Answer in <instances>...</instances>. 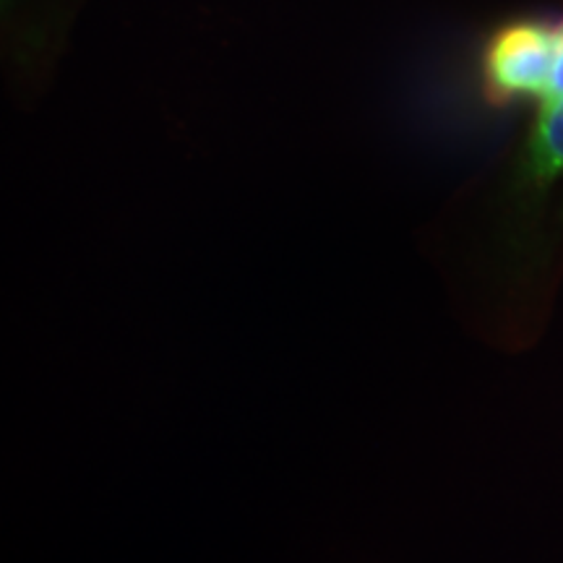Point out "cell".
<instances>
[{
    "label": "cell",
    "instance_id": "cell-3",
    "mask_svg": "<svg viewBox=\"0 0 563 563\" xmlns=\"http://www.w3.org/2000/svg\"><path fill=\"white\" fill-rule=\"evenodd\" d=\"M555 32H559V47H555L551 81H548L543 100H555V97H563V19L555 21ZM543 100H540V102H543Z\"/></svg>",
    "mask_w": 563,
    "mask_h": 563
},
{
    "label": "cell",
    "instance_id": "cell-1",
    "mask_svg": "<svg viewBox=\"0 0 563 563\" xmlns=\"http://www.w3.org/2000/svg\"><path fill=\"white\" fill-rule=\"evenodd\" d=\"M559 47L555 24L511 21L493 34L483 58V89L493 104L543 100Z\"/></svg>",
    "mask_w": 563,
    "mask_h": 563
},
{
    "label": "cell",
    "instance_id": "cell-2",
    "mask_svg": "<svg viewBox=\"0 0 563 563\" xmlns=\"http://www.w3.org/2000/svg\"><path fill=\"white\" fill-rule=\"evenodd\" d=\"M519 178L532 191H548L563 180V97L540 102Z\"/></svg>",
    "mask_w": 563,
    "mask_h": 563
}]
</instances>
